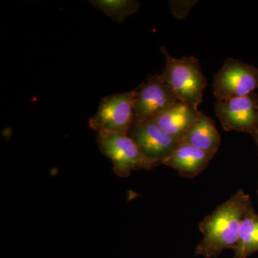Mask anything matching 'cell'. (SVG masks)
<instances>
[{
  "label": "cell",
  "mask_w": 258,
  "mask_h": 258,
  "mask_svg": "<svg viewBox=\"0 0 258 258\" xmlns=\"http://www.w3.org/2000/svg\"><path fill=\"white\" fill-rule=\"evenodd\" d=\"M250 201L249 195L239 189L205 217L199 225L203 238L197 246L195 255L217 258L225 249L235 250L241 224Z\"/></svg>",
  "instance_id": "obj_1"
},
{
  "label": "cell",
  "mask_w": 258,
  "mask_h": 258,
  "mask_svg": "<svg viewBox=\"0 0 258 258\" xmlns=\"http://www.w3.org/2000/svg\"><path fill=\"white\" fill-rule=\"evenodd\" d=\"M165 66L159 74L179 101L198 108L203 103L208 81L202 71L200 60L194 56L175 58L164 46L160 47Z\"/></svg>",
  "instance_id": "obj_2"
},
{
  "label": "cell",
  "mask_w": 258,
  "mask_h": 258,
  "mask_svg": "<svg viewBox=\"0 0 258 258\" xmlns=\"http://www.w3.org/2000/svg\"><path fill=\"white\" fill-rule=\"evenodd\" d=\"M136 91L135 88L104 97L96 114L89 120V126L98 134L128 135L134 120Z\"/></svg>",
  "instance_id": "obj_3"
},
{
  "label": "cell",
  "mask_w": 258,
  "mask_h": 258,
  "mask_svg": "<svg viewBox=\"0 0 258 258\" xmlns=\"http://www.w3.org/2000/svg\"><path fill=\"white\" fill-rule=\"evenodd\" d=\"M97 143L102 154L111 159L113 171L120 177H127L134 171L151 170L158 166L144 157L128 135L98 134Z\"/></svg>",
  "instance_id": "obj_4"
},
{
  "label": "cell",
  "mask_w": 258,
  "mask_h": 258,
  "mask_svg": "<svg viewBox=\"0 0 258 258\" xmlns=\"http://www.w3.org/2000/svg\"><path fill=\"white\" fill-rule=\"evenodd\" d=\"M212 88L217 101L248 96L258 89V69L240 60L227 59L214 76Z\"/></svg>",
  "instance_id": "obj_5"
},
{
  "label": "cell",
  "mask_w": 258,
  "mask_h": 258,
  "mask_svg": "<svg viewBox=\"0 0 258 258\" xmlns=\"http://www.w3.org/2000/svg\"><path fill=\"white\" fill-rule=\"evenodd\" d=\"M215 110L225 132L258 133L257 94L217 101Z\"/></svg>",
  "instance_id": "obj_6"
},
{
  "label": "cell",
  "mask_w": 258,
  "mask_h": 258,
  "mask_svg": "<svg viewBox=\"0 0 258 258\" xmlns=\"http://www.w3.org/2000/svg\"><path fill=\"white\" fill-rule=\"evenodd\" d=\"M128 136L144 157L157 166L163 164L181 144L166 134L153 118L134 120Z\"/></svg>",
  "instance_id": "obj_7"
},
{
  "label": "cell",
  "mask_w": 258,
  "mask_h": 258,
  "mask_svg": "<svg viewBox=\"0 0 258 258\" xmlns=\"http://www.w3.org/2000/svg\"><path fill=\"white\" fill-rule=\"evenodd\" d=\"M134 120L151 119L179 101L160 75H149L147 81L136 88Z\"/></svg>",
  "instance_id": "obj_8"
},
{
  "label": "cell",
  "mask_w": 258,
  "mask_h": 258,
  "mask_svg": "<svg viewBox=\"0 0 258 258\" xmlns=\"http://www.w3.org/2000/svg\"><path fill=\"white\" fill-rule=\"evenodd\" d=\"M201 112L188 103L178 101L158 113L153 119L166 134L181 143Z\"/></svg>",
  "instance_id": "obj_9"
},
{
  "label": "cell",
  "mask_w": 258,
  "mask_h": 258,
  "mask_svg": "<svg viewBox=\"0 0 258 258\" xmlns=\"http://www.w3.org/2000/svg\"><path fill=\"white\" fill-rule=\"evenodd\" d=\"M215 155L187 144H180L163 164L175 169L179 175L191 179L208 168Z\"/></svg>",
  "instance_id": "obj_10"
},
{
  "label": "cell",
  "mask_w": 258,
  "mask_h": 258,
  "mask_svg": "<svg viewBox=\"0 0 258 258\" xmlns=\"http://www.w3.org/2000/svg\"><path fill=\"white\" fill-rule=\"evenodd\" d=\"M221 141V136L215 122L201 112L198 119L188 131L181 144H187L203 152L216 154Z\"/></svg>",
  "instance_id": "obj_11"
},
{
  "label": "cell",
  "mask_w": 258,
  "mask_h": 258,
  "mask_svg": "<svg viewBox=\"0 0 258 258\" xmlns=\"http://www.w3.org/2000/svg\"><path fill=\"white\" fill-rule=\"evenodd\" d=\"M235 258H247L258 252V214L252 200L247 205L241 224Z\"/></svg>",
  "instance_id": "obj_12"
},
{
  "label": "cell",
  "mask_w": 258,
  "mask_h": 258,
  "mask_svg": "<svg viewBox=\"0 0 258 258\" xmlns=\"http://www.w3.org/2000/svg\"><path fill=\"white\" fill-rule=\"evenodd\" d=\"M88 3L117 23H123L140 10L141 3L136 0H90Z\"/></svg>",
  "instance_id": "obj_13"
},
{
  "label": "cell",
  "mask_w": 258,
  "mask_h": 258,
  "mask_svg": "<svg viewBox=\"0 0 258 258\" xmlns=\"http://www.w3.org/2000/svg\"><path fill=\"white\" fill-rule=\"evenodd\" d=\"M170 3L174 16L178 19H183L189 14L190 10L198 1H171Z\"/></svg>",
  "instance_id": "obj_14"
},
{
  "label": "cell",
  "mask_w": 258,
  "mask_h": 258,
  "mask_svg": "<svg viewBox=\"0 0 258 258\" xmlns=\"http://www.w3.org/2000/svg\"><path fill=\"white\" fill-rule=\"evenodd\" d=\"M253 139H254V141H255V143L257 144V148H258V133L256 134L255 135L253 136Z\"/></svg>",
  "instance_id": "obj_15"
},
{
  "label": "cell",
  "mask_w": 258,
  "mask_h": 258,
  "mask_svg": "<svg viewBox=\"0 0 258 258\" xmlns=\"http://www.w3.org/2000/svg\"><path fill=\"white\" fill-rule=\"evenodd\" d=\"M257 196H258V191H257Z\"/></svg>",
  "instance_id": "obj_16"
}]
</instances>
